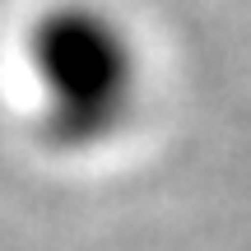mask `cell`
Listing matches in <instances>:
<instances>
[{
    "label": "cell",
    "instance_id": "1",
    "mask_svg": "<svg viewBox=\"0 0 251 251\" xmlns=\"http://www.w3.org/2000/svg\"><path fill=\"white\" fill-rule=\"evenodd\" d=\"M24 70L61 144H98L140 93V51L121 14L98 0H51L24 28Z\"/></svg>",
    "mask_w": 251,
    "mask_h": 251
}]
</instances>
